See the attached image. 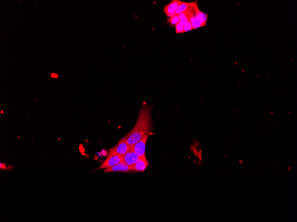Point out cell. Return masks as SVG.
Listing matches in <instances>:
<instances>
[{"label": "cell", "instance_id": "15", "mask_svg": "<svg viewBox=\"0 0 297 222\" xmlns=\"http://www.w3.org/2000/svg\"><path fill=\"white\" fill-rule=\"evenodd\" d=\"M4 113L3 110H2V111H1V114H2V113Z\"/></svg>", "mask_w": 297, "mask_h": 222}, {"label": "cell", "instance_id": "14", "mask_svg": "<svg viewBox=\"0 0 297 222\" xmlns=\"http://www.w3.org/2000/svg\"><path fill=\"white\" fill-rule=\"evenodd\" d=\"M51 77L52 78H53L56 79L58 77V76L57 74L52 73L51 74Z\"/></svg>", "mask_w": 297, "mask_h": 222}, {"label": "cell", "instance_id": "12", "mask_svg": "<svg viewBox=\"0 0 297 222\" xmlns=\"http://www.w3.org/2000/svg\"><path fill=\"white\" fill-rule=\"evenodd\" d=\"M183 25H182L179 22L177 24L175 25L176 33L177 34H178V33H183Z\"/></svg>", "mask_w": 297, "mask_h": 222}, {"label": "cell", "instance_id": "8", "mask_svg": "<svg viewBox=\"0 0 297 222\" xmlns=\"http://www.w3.org/2000/svg\"><path fill=\"white\" fill-rule=\"evenodd\" d=\"M191 4L192 2H182L181 4L179 5V7H178V9H177V10L175 12V14L179 15L180 14L185 11L186 10L189 8V7L191 6Z\"/></svg>", "mask_w": 297, "mask_h": 222}, {"label": "cell", "instance_id": "7", "mask_svg": "<svg viewBox=\"0 0 297 222\" xmlns=\"http://www.w3.org/2000/svg\"><path fill=\"white\" fill-rule=\"evenodd\" d=\"M148 162L145 156L140 157L138 161L133 166V170L135 172H143L148 165Z\"/></svg>", "mask_w": 297, "mask_h": 222}, {"label": "cell", "instance_id": "3", "mask_svg": "<svg viewBox=\"0 0 297 222\" xmlns=\"http://www.w3.org/2000/svg\"><path fill=\"white\" fill-rule=\"evenodd\" d=\"M129 148L128 145L126 143L125 137H124L120 139L116 146L110 149L109 150L123 157L128 151Z\"/></svg>", "mask_w": 297, "mask_h": 222}, {"label": "cell", "instance_id": "5", "mask_svg": "<svg viewBox=\"0 0 297 222\" xmlns=\"http://www.w3.org/2000/svg\"><path fill=\"white\" fill-rule=\"evenodd\" d=\"M182 2L180 0H173L164 7L163 12L167 17H171L175 14L178 7Z\"/></svg>", "mask_w": 297, "mask_h": 222}, {"label": "cell", "instance_id": "4", "mask_svg": "<svg viewBox=\"0 0 297 222\" xmlns=\"http://www.w3.org/2000/svg\"><path fill=\"white\" fill-rule=\"evenodd\" d=\"M149 135H147L132 147L133 150L140 157L145 155V146Z\"/></svg>", "mask_w": 297, "mask_h": 222}, {"label": "cell", "instance_id": "9", "mask_svg": "<svg viewBox=\"0 0 297 222\" xmlns=\"http://www.w3.org/2000/svg\"><path fill=\"white\" fill-rule=\"evenodd\" d=\"M123 161L124 162L125 164L133 168V164L132 161L131 154H130L129 150L127 153H126V154L123 157Z\"/></svg>", "mask_w": 297, "mask_h": 222}, {"label": "cell", "instance_id": "10", "mask_svg": "<svg viewBox=\"0 0 297 222\" xmlns=\"http://www.w3.org/2000/svg\"><path fill=\"white\" fill-rule=\"evenodd\" d=\"M129 150L130 151V154H131L132 161V163L133 165L137 162L138 161L140 157L133 150L131 147L129 148Z\"/></svg>", "mask_w": 297, "mask_h": 222}, {"label": "cell", "instance_id": "1", "mask_svg": "<svg viewBox=\"0 0 297 222\" xmlns=\"http://www.w3.org/2000/svg\"><path fill=\"white\" fill-rule=\"evenodd\" d=\"M152 129L151 109L149 106L145 105L141 109L134 128L125 136L129 147H132L137 142L149 135Z\"/></svg>", "mask_w": 297, "mask_h": 222}, {"label": "cell", "instance_id": "6", "mask_svg": "<svg viewBox=\"0 0 297 222\" xmlns=\"http://www.w3.org/2000/svg\"><path fill=\"white\" fill-rule=\"evenodd\" d=\"M122 171L124 172H133L132 168L125 164L124 161H122L112 167L105 169L104 172H113Z\"/></svg>", "mask_w": 297, "mask_h": 222}, {"label": "cell", "instance_id": "11", "mask_svg": "<svg viewBox=\"0 0 297 222\" xmlns=\"http://www.w3.org/2000/svg\"><path fill=\"white\" fill-rule=\"evenodd\" d=\"M170 23L171 25H176L177 24L180 22V19H179V16L178 15H174L170 17L169 19Z\"/></svg>", "mask_w": 297, "mask_h": 222}, {"label": "cell", "instance_id": "2", "mask_svg": "<svg viewBox=\"0 0 297 222\" xmlns=\"http://www.w3.org/2000/svg\"><path fill=\"white\" fill-rule=\"evenodd\" d=\"M123 161V157L109 150V153L106 160L95 171L100 169H107L112 167Z\"/></svg>", "mask_w": 297, "mask_h": 222}, {"label": "cell", "instance_id": "13", "mask_svg": "<svg viewBox=\"0 0 297 222\" xmlns=\"http://www.w3.org/2000/svg\"><path fill=\"white\" fill-rule=\"evenodd\" d=\"M192 30H193V29L191 23V21H189L186 25H184L183 33Z\"/></svg>", "mask_w": 297, "mask_h": 222}]
</instances>
